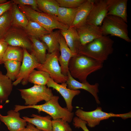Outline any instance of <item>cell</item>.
<instances>
[{
	"label": "cell",
	"instance_id": "obj_1",
	"mask_svg": "<svg viewBox=\"0 0 131 131\" xmlns=\"http://www.w3.org/2000/svg\"><path fill=\"white\" fill-rule=\"evenodd\" d=\"M103 63L86 56L78 54L72 57L69 64L71 76L81 82H87L88 76L103 67Z\"/></svg>",
	"mask_w": 131,
	"mask_h": 131
},
{
	"label": "cell",
	"instance_id": "obj_2",
	"mask_svg": "<svg viewBox=\"0 0 131 131\" xmlns=\"http://www.w3.org/2000/svg\"><path fill=\"white\" fill-rule=\"evenodd\" d=\"M114 42L109 37L103 35L82 46L78 54L86 56L103 63L113 52Z\"/></svg>",
	"mask_w": 131,
	"mask_h": 131
},
{
	"label": "cell",
	"instance_id": "obj_3",
	"mask_svg": "<svg viewBox=\"0 0 131 131\" xmlns=\"http://www.w3.org/2000/svg\"><path fill=\"white\" fill-rule=\"evenodd\" d=\"M58 96L53 95L49 101L43 104L33 106L15 105L14 110L16 112L23 109L33 108L37 109L39 113L45 112L50 116L53 120L61 119L68 123L71 122L74 113L66 108H63L59 104Z\"/></svg>",
	"mask_w": 131,
	"mask_h": 131
},
{
	"label": "cell",
	"instance_id": "obj_4",
	"mask_svg": "<svg viewBox=\"0 0 131 131\" xmlns=\"http://www.w3.org/2000/svg\"><path fill=\"white\" fill-rule=\"evenodd\" d=\"M18 7L29 20L37 23L49 33L55 29L63 30L68 28L59 21L56 16L37 11L29 6L18 5Z\"/></svg>",
	"mask_w": 131,
	"mask_h": 131
},
{
	"label": "cell",
	"instance_id": "obj_5",
	"mask_svg": "<svg viewBox=\"0 0 131 131\" xmlns=\"http://www.w3.org/2000/svg\"><path fill=\"white\" fill-rule=\"evenodd\" d=\"M128 25L122 18L116 16L107 15L100 26L103 35L108 34L121 38L130 42L128 36Z\"/></svg>",
	"mask_w": 131,
	"mask_h": 131
},
{
	"label": "cell",
	"instance_id": "obj_6",
	"mask_svg": "<svg viewBox=\"0 0 131 131\" xmlns=\"http://www.w3.org/2000/svg\"><path fill=\"white\" fill-rule=\"evenodd\" d=\"M75 114L76 116L86 122L88 126L91 128L99 124L101 121L110 117H119L126 119L131 117V111L120 114L107 113L103 111L100 107H98L95 110L90 111H86L78 109L76 111Z\"/></svg>",
	"mask_w": 131,
	"mask_h": 131
},
{
	"label": "cell",
	"instance_id": "obj_7",
	"mask_svg": "<svg viewBox=\"0 0 131 131\" xmlns=\"http://www.w3.org/2000/svg\"><path fill=\"white\" fill-rule=\"evenodd\" d=\"M18 90L26 106L36 105L43 100L47 102L54 95L52 90L46 86L34 85L29 88Z\"/></svg>",
	"mask_w": 131,
	"mask_h": 131
},
{
	"label": "cell",
	"instance_id": "obj_8",
	"mask_svg": "<svg viewBox=\"0 0 131 131\" xmlns=\"http://www.w3.org/2000/svg\"><path fill=\"white\" fill-rule=\"evenodd\" d=\"M58 51H55L47 54L45 62L40 64L36 69L47 73L50 77L56 83H61L66 82L68 77L62 73L58 61Z\"/></svg>",
	"mask_w": 131,
	"mask_h": 131
},
{
	"label": "cell",
	"instance_id": "obj_9",
	"mask_svg": "<svg viewBox=\"0 0 131 131\" xmlns=\"http://www.w3.org/2000/svg\"><path fill=\"white\" fill-rule=\"evenodd\" d=\"M24 55L19 74L16 80L13 82L16 86L21 82L23 85L27 84L28 77L32 72L40 65L34 57L25 49L23 48Z\"/></svg>",
	"mask_w": 131,
	"mask_h": 131
},
{
	"label": "cell",
	"instance_id": "obj_10",
	"mask_svg": "<svg viewBox=\"0 0 131 131\" xmlns=\"http://www.w3.org/2000/svg\"><path fill=\"white\" fill-rule=\"evenodd\" d=\"M20 28L12 26L3 39L8 45L25 48L31 51L32 44L30 39L24 30Z\"/></svg>",
	"mask_w": 131,
	"mask_h": 131
},
{
	"label": "cell",
	"instance_id": "obj_11",
	"mask_svg": "<svg viewBox=\"0 0 131 131\" xmlns=\"http://www.w3.org/2000/svg\"><path fill=\"white\" fill-rule=\"evenodd\" d=\"M108 12L106 0H95L86 24L100 26Z\"/></svg>",
	"mask_w": 131,
	"mask_h": 131
},
{
	"label": "cell",
	"instance_id": "obj_12",
	"mask_svg": "<svg viewBox=\"0 0 131 131\" xmlns=\"http://www.w3.org/2000/svg\"><path fill=\"white\" fill-rule=\"evenodd\" d=\"M76 30L82 46L103 36L100 26L86 24Z\"/></svg>",
	"mask_w": 131,
	"mask_h": 131
},
{
	"label": "cell",
	"instance_id": "obj_13",
	"mask_svg": "<svg viewBox=\"0 0 131 131\" xmlns=\"http://www.w3.org/2000/svg\"><path fill=\"white\" fill-rule=\"evenodd\" d=\"M48 87L52 88L58 92L62 96L66 102V108L70 112H72L73 107L72 101L74 97L78 95L81 93L79 90H73L68 88L66 82L59 84L55 82L50 77L47 84Z\"/></svg>",
	"mask_w": 131,
	"mask_h": 131
},
{
	"label": "cell",
	"instance_id": "obj_14",
	"mask_svg": "<svg viewBox=\"0 0 131 131\" xmlns=\"http://www.w3.org/2000/svg\"><path fill=\"white\" fill-rule=\"evenodd\" d=\"M0 120L9 131H20L25 128L27 124L26 121L20 117L19 113L14 110L8 111L6 116H0Z\"/></svg>",
	"mask_w": 131,
	"mask_h": 131
},
{
	"label": "cell",
	"instance_id": "obj_15",
	"mask_svg": "<svg viewBox=\"0 0 131 131\" xmlns=\"http://www.w3.org/2000/svg\"><path fill=\"white\" fill-rule=\"evenodd\" d=\"M68 78L66 82L67 88L73 90L82 89L85 90L91 93L94 97L96 103L100 104V102L99 99L98 93L99 92V84L97 83L91 85L87 82H81L74 79L71 75L69 72L68 73Z\"/></svg>",
	"mask_w": 131,
	"mask_h": 131
},
{
	"label": "cell",
	"instance_id": "obj_16",
	"mask_svg": "<svg viewBox=\"0 0 131 131\" xmlns=\"http://www.w3.org/2000/svg\"><path fill=\"white\" fill-rule=\"evenodd\" d=\"M59 51L61 54L58 57V61L61 67L62 74L67 76L69 70L68 65L71 58L76 56L70 50L65 39L60 34L59 39Z\"/></svg>",
	"mask_w": 131,
	"mask_h": 131
},
{
	"label": "cell",
	"instance_id": "obj_17",
	"mask_svg": "<svg viewBox=\"0 0 131 131\" xmlns=\"http://www.w3.org/2000/svg\"><path fill=\"white\" fill-rule=\"evenodd\" d=\"M95 1L86 0L77 8L74 21L70 28L76 29L86 24L87 17Z\"/></svg>",
	"mask_w": 131,
	"mask_h": 131
},
{
	"label": "cell",
	"instance_id": "obj_18",
	"mask_svg": "<svg viewBox=\"0 0 131 131\" xmlns=\"http://www.w3.org/2000/svg\"><path fill=\"white\" fill-rule=\"evenodd\" d=\"M108 10L107 15L119 17L127 22V0H106Z\"/></svg>",
	"mask_w": 131,
	"mask_h": 131
},
{
	"label": "cell",
	"instance_id": "obj_19",
	"mask_svg": "<svg viewBox=\"0 0 131 131\" xmlns=\"http://www.w3.org/2000/svg\"><path fill=\"white\" fill-rule=\"evenodd\" d=\"M60 31L61 34L70 50L75 55H78L82 46L76 29L70 27Z\"/></svg>",
	"mask_w": 131,
	"mask_h": 131
},
{
	"label": "cell",
	"instance_id": "obj_20",
	"mask_svg": "<svg viewBox=\"0 0 131 131\" xmlns=\"http://www.w3.org/2000/svg\"><path fill=\"white\" fill-rule=\"evenodd\" d=\"M33 118L26 116L23 118L26 122H29L36 126L39 129L43 131H52L51 117L49 115L45 116L33 114Z\"/></svg>",
	"mask_w": 131,
	"mask_h": 131
},
{
	"label": "cell",
	"instance_id": "obj_21",
	"mask_svg": "<svg viewBox=\"0 0 131 131\" xmlns=\"http://www.w3.org/2000/svg\"><path fill=\"white\" fill-rule=\"evenodd\" d=\"M30 39L32 44L31 54L39 64H42L46 59L47 47L43 42L38 39L32 37Z\"/></svg>",
	"mask_w": 131,
	"mask_h": 131
},
{
	"label": "cell",
	"instance_id": "obj_22",
	"mask_svg": "<svg viewBox=\"0 0 131 131\" xmlns=\"http://www.w3.org/2000/svg\"><path fill=\"white\" fill-rule=\"evenodd\" d=\"M60 31H53L43 36L41 39L46 45L48 53L59 51V37Z\"/></svg>",
	"mask_w": 131,
	"mask_h": 131
},
{
	"label": "cell",
	"instance_id": "obj_23",
	"mask_svg": "<svg viewBox=\"0 0 131 131\" xmlns=\"http://www.w3.org/2000/svg\"><path fill=\"white\" fill-rule=\"evenodd\" d=\"M11 11L12 26L25 28L28 24L29 20L20 10L17 5L12 3Z\"/></svg>",
	"mask_w": 131,
	"mask_h": 131
},
{
	"label": "cell",
	"instance_id": "obj_24",
	"mask_svg": "<svg viewBox=\"0 0 131 131\" xmlns=\"http://www.w3.org/2000/svg\"><path fill=\"white\" fill-rule=\"evenodd\" d=\"M77 9L59 7L57 16L58 20L68 28L70 27L74 21Z\"/></svg>",
	"mask_w": 131,
	"mask_h": 131
},
{
	"label": "cell",
	"instance_id": "obj_25",
	"mask_svg": "<svg viewBox=\"0 0 131 131\" xmlns=\"http://www.w3.org/2000/svg\"><path fill=\"white\" fill-rule=\"evenodd\" d=\"M12 81L0 71V102L7 100L13 89Z\"/></svg>",
	"mask_w": 131,
	"mask_h": 131
},
{
	"label": "cell",
	"instance_id": "obj_26",
	"mask_svg": "<svg viewBox=\"0 0 131 131\" xmlns=\"http://www.w3.org/2000/svg\"><path fill=\"white\" fill-rule=\"evenodd\" d=\"M39 9L42 12L57 16L59 7L56 0H37Z\"/></svg>",
	"mask_w": 131,
	"mask_h": 131
},
{
	"label": "cell",
	"instance_id": "obj_27",
	"mask_svg": "<svg viewBox=\"0 0 131 131\" xmlns=\"http://www.w3.org/2000/svg\"><path fill=\"white\" fill-rule=\"evenodd\" d=\"M24 55L22 48L8 45L3 57V63L9 60H15L21 62Z\"/></svg>",
	"mask_w": 131,
	"mask_h": 131
},
{
	"label": "cell",
	"instance_id": "obj_28",
	"mask_svg": "<svg viewBox=\"0 0 131 131\" xmlns=\"http://www.w3.org/2000/svg\"><path fill=\"white\" fill-rule=\"evenodd\" d=\"M24 29L30 37H33L38 39L50 33L37 23L30 20Z\"/></svg>",
	"mask_w": 131,
	"mask_h": 131
},
{
	"label": "cell",
	"instance_id": "obj_29",
	"mask_svg": "<svg viewBox=\"0 0 131 131\" xmlns=\"http://www.w3.org/2000/svg\"><path fill=\"white\" fill-rule=\"evenodd\" d=\"M50 77L49 74L47 72L34 69L30 74L28 82L34 85L46 86Z\"/></svg>",
	"mask_w": 131,
	"mask_h": 131
},
{
	"label": "cell",
	"instance_id": "obj_30",
	"mask_svg": "<svg viewBox=\"0 0 131 131\" xmlns=\"http://www.w3.org/2000/svg\"><path fill=\"white\" fill-rule=\"evenodd\" d=\"M12 26L11 9L0 16V40L3 39Z\"/></svg>",
	"mask_w": 131,
	"mask_h": 131
},
{
	"label": "cell",
	"instance_id": "obj_31",
	"mask_svg": "<svg viewBox=\"0 0 131 131\" xmlns=\"http://www.w3.org/2000/svg\"><path fill=\"white\" fill-rule=\"evenodd\" d=\"M3 64L7 70L6 75L12 81H15L19 74L21 62L15 60H9L5 61Z\"/></svg>",
	"mask_w": 131,
	"mask_h": 131
},
{
	"label": "cell",
	"instance_id": "obj_32",
	"mask_svg": "<svg viewBox=\"0 0 131 131\" xmlns=\"http://www.w3.org/2000/svg\"><path fill=\"white\" fill-rule=\"evenodd\" d=\"M52 131H72L68 123L61 119L52 121Z\"/></svg>",
	"mask_w": 131,
	"mask_h": 131
},
{
	"label": "cell",
	"instance_id": "obj_33",
	"mask_svg": "<svg viewBox=\"0 0 131 131\" xmlns=\"http://www.w3.org/2000/svg\"><path fill=\"white\" fill-rule=\"evenodd\" d=\"M86 0H56L59 7L68 8H76Z\"/></svg>",
	"mask_w": 131,
	"mask_h": 131
},
{
	"label": "cell",
	"instance_id": "obj_34",
	"mask_svg": "<svg viewBox=\"0 0 131 131\" xmlns=\"http://www.w3.org/2000/svg\"><path fill=\"white\" fill-rule=\"evenodd\" d=\"M11 1L17 5L29 6L36 11L42 12L38 8L37 0H13Z\"/></svg>",
	"mask_w": 131,
	"mask_h": 131
},
{
	"label": "cell",
	"instance_id": "obj_35",
	"mask_svg": "<svg viewBox=\"0 0 131 131\" xmlns=\"http://www.w3.org/2000/svg\"><path fill=\"white\" fill-rule=\"evenodd\" d=\"M73 120V125L75 128H81L83 131H90L87 127L86 122L76 116L74 117Z\"/></svg>",
	"mask_w": 131,
	"mask_h": 131
},
{
	"label": "cell",
	"instance_id": "obj_36",
	"mask_svg": "<svg viewBox=\"0 0 131 131\" xmlns=\"http://www.w3.org/2000/svg\"><path fill=\"white\" fill-rule=\"evenodd\" d=\"M8 45L3 39L0 40V65L3 63L2 61L3 57Z\"/></svg>",
	"mask_w": 131,
	"mask_h": 131
},
{
	"label": "cell",
	"instance_id": "obj_37",
	"mask_svg": "<svg viewBox=\"0 0 131 131\" xmlns=\"http://www.w3.org/2000/svg\"><path fill=\"white\" fill-rule=\"evenodd\" d=\"M12 4L11 1H8L5 3L0 4V16L11 9Z\"/></svg>",
	"mask_w": 131,
	"mask_h": 131
},
{
	"label": "cell",
	"instance_id": "obj_38",
	"mask_svg": "<svg viewBox=\"0 0 131 131\" xmlns=\"http://www.w3.org/2000/svg\"><path fill=\"white\" fill-rule=\"evenodd\" d=\"M20 131H43L40 130L30 123L27 122L26 127Z\"/></svg>",
	"mask_w": 131,
	"mask_h": 131
},
{
	"label": "cell",
	"instance_id": "obj_39",
	"mask_svg": "<svg viewBox=\"0 0 131 131\" xmlns=\"http://www.w3.org/2000/svg\"><path fill=\"white\" fill-rule=\"evenodd\" d=\"M7 1L6 0H0V4L5 3Z\"/></svg>",
	"mask_w": 131,
	"mask_h": 131
},
{
	"label": "cell",
	"instance_id": "obj_40",
	"mask_svg": "<svg viewBox=\"0 0 131 131\" xmlns=\"http://www.w3.org/2000/svg\"><path fill=\"white\" fill-rule=\"evenodd\" d=\"M1 115V114L0 113V116Z\"/></svg>",
	"mask_w": 131,
	"mask_h": 131
},
{
	"label": "cell",
	"instance_id": "obj_41",
	"mask_svg": "<svg viewBox=\"0 0 131 131\" xmlns=\"http://www.w3.org/2000/svg\"></svg>",
	"mask_w": 131,
	"mask_h": 131
}]
</instances>
